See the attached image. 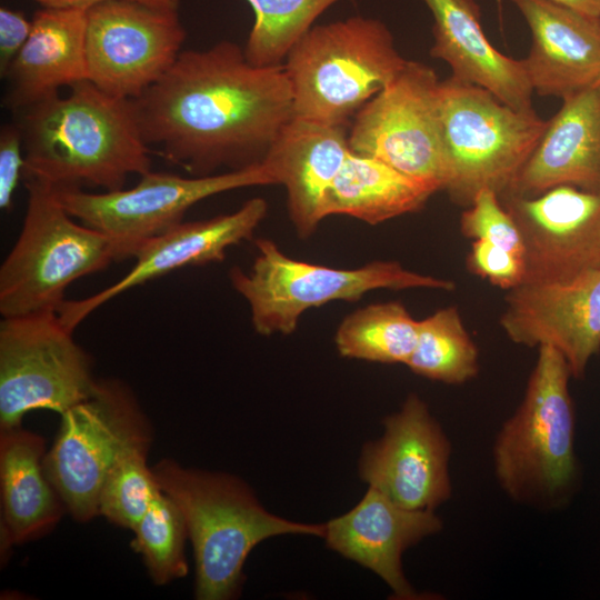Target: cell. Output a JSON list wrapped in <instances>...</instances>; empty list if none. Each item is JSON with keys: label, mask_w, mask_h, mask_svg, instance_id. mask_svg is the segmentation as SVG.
<instances>
[{"label": "cell", "mask_w": 600, "mask_h": 600, "mask_svg": "<svg viewBox=\"0 0 600 600\" xmlns=\"http://www.w3.org/2000/svg\"><path fill=\"white\" fill-rule=\"evenodd\" d=\"M24 184L21 232L0 268L2 317L58 311L71 283L119 260L113 241L76 222L53 188L34 179Z\"/></svg>", "instance_id": "6"}, {"label": "cell", "mask_w": 600, "mask_h": 600, "mask_svg": "<svg viewBox=\"0 0 600 600\" xmlns=\"http://www.w3.org/2000/svg\"><path fill=\"white\" fill-rule=\"evenodd\" d=\"M347 127L292 117L263 162L284 186L290 219L301 238L326 218L328 193L349 152Z\"/></svg>", "instance_id": "21"}, {"label": "cell", "mask_w": 600, "mask_h": 600, "mask_svg": "<svg viewBox=\"0 0 600 600\" xmlns=\"http://www.w3.org/2000/svg\"><path fill=\"white\" fill-rule=\"evenodd\" d=\"M268 184H277V180L262 161L199 177L150 170L132 188L102 193L78 188L53 190L71 217L113 241L122 260L132 258L144 242L180 223L186 212L201 200L234 189Z\"/></svg>", "instance_id": "11"}, {"label": "cell", "mask_w": 600, "mask_h": 600, "mask_svg": "<svg viewBox=\"0 0 600 600\" xmlns=\"http://www.w3.org/2000/svg\"><path fill=\"white\" fill-rule=\"evenodd\" d=\"M48 8H90L107 1H134L143 4L178 10L180 0H33Z\"/></svg>", "instance_id": "35"}, {"label": "cell", "mask_w": 600, "mask_h": 600, "mask_svg": "<svg viewBox=\"0 0 600 600\" xmlns=\"http://www.w3.org/2000/svg\"><path fill=\"white\" fill-rule=\"evenodd\" d=\"M406 366L419 376L448 384H461L478 374V349L456 307L419 320L417 343Z\"/></svg>", "instance_id": "27"}, {"label": "cell", "mask_w": 600, "mask_h": 600, "mask_svg": "<svg viewBox=\"0 0 600 600\" xmlns=\"http://www.w3.org/2000/svg\"><path fill=\"white\" fill-rule=\"evenodd\" d=\"M72 334L58 311L2 317L0 429L21 426L33 410L61 414L92 393V358Z\"/></svg>", "instance_id": "10"}, {"label": "cell", "mask_w": 600, "mask_h": 600, "mask_svg": "<svg viewBox=\"0 0 600 600\" xmlns=\"http://www.w3.org/2000/svg\"><path fill=\"white\" fill-rule=\"evenodd\" d=\"M423 1L433 18L430 54L444 61L451 76L487 89L514 109L533 110L523 59L504 56L491 44L474 0Z\"/></svg>", "instance_id": "22"}, {"label": "cell", "mask_w": 600, "mask_h": 600, "mask_svg": "<svg viewBox=\"0 0 600 600\" xmlns=\"http://www.w3.org/2000/svg\"><path fill=\"white\" fill-rule=\"evenodd\" d=\"M531 33L523 59L540 96L566 98L600 87V19L549 0H511Z\"/></svg>", "instance_id": "19"}, {"label": "cell", "mask_w": 600, "mask_h": 600, "mask_svg": "<svg viewBox=\"0 0 600 600\" xmlns=\"http://www.w3.org/2000/svg\"><path fill=\"white\" fill-rule=\"evenodd\" d=\"M149 448L141 446L126 452L104 478L99 493V516L117 527L132 531L160 491L148 464Z\"/></svg>", "instance_id": "30"}, {"label": "cell", "mask_w": 600, "mask_h": 600, "mask_svg": "<svg viewBox=\"0 0 600 600\" xmlns=\"http://www.w3.org/2000/svg\"><path fill=\"white\" fill-rule=\"evenodd\" d=\"M497 3H498V7H499V11L501 12V3H502V0H497Z\"/></svg>", "instance_id": "37"}, {"label": "cell", "mask_w": 600, "mask_h": 600, "mask_svg": "<svg viewBox=\"0 0 600 600\" xmlns=\"http://www.w3.org/2000/svg\"><path fill=\"white\" fill-rule=\"evenodd\" d=\"M267 211L266 200L257 197L231 213L181 221L144 242L132 257L134 266L120 280L90 297L64 300L58 309L60 320L74 331L99 307L134 287L184 267L222 261L229 247L252 237Z\"/></svg>", "instance_id": "17"}, {"label": "cell", "mask_w": 600, "mask_h": 600, "mask_svg": "<svg viewBox=\"0 0 600 600\" xmlns=\"http://www.w3.org/2000/svg\"><path fill=\"white\" fill-rule=\"evenodd\" d=\"M570 378L563 356L552 347H539L523 398L496 436L493 471L514 502L559 510L579 489Z\"/></svg>", "instance_id": "4"}, {"label": "cell", "mask_w": 600, "mask_h": 600, "mask_svg": "<svg viewBox=\"0 0 600 600\" xmlns=\"http://www.w3.org/2000/svg\"><path fill=\"white\" fill-rule=\"evenodd\" d=\"M60 418L43 468L67 512L86 523L99 517V493L110 469L129 450L150 447L152 428L129 384L113 378L99 379L92 393Z\"/></svg>", "instance_id": "9"}, {"label": "cell", "mask_w": 600, "mask_h": 600, "mask_svg": "<svg viewBox=\"0 0 600 600\" xmlns=\"http://www.w3.org/2000/svg\"><path fill=\"white\" fill-rule=\"evenodd\" d=\"M437 191L379 159L350 150L328 193L324 214L378 224L420 210Z\"/></svg>", "instance_id": "25"}, {"label": "cell", "mask_w": 600, "mask_h": 600, "mask_svg": "<svg viewBox=\"0 0 600 600\" xmlns=\"http://www.w3.org/2000/svg\"><path fill=\"white\" fill-rule=\"evenodd\" d=\"M500 324L517 344L554 348L572 378H582L600 351V267L569 281L508 290Z\"/></svg>", "instance_id": "16"}, {"label": "cell", "mask_w": 600, "mask_h": 600, "mask_svg": "<svg viewBox=\"0 0 600 600\" xmlns=\"http://www.w3.org/2000/svg\"><path fill=\"white\" fill-rule=\"evenodd\" d=\"M383 426L382 437L363 447L360 478L408 509L434 510L449 500L451 443L427 403L409 394Z\"/></svg>", "instance_id": "14"}, {"label": "cell", "mask_w": 600, "mask_h": 600, "mask_svg": "<svg viewBox=\"0 0 600 600\" xmlns=\"http://www.w3.org/2000/svg\"><path fill=\"white\" fill-rule=\"evenodd\" d=\"M24 152L23 179L53 189H123L129 174L150 171V148L133 101L106 93L89 80L70 92L16 110Z\"/></svg>", "instance_id": "2"}, {"label": "cell", "mask_w": 600, "mask_h": 600, "mask_svg": "<svg viewBox=\"0 0 600 600\" xmlns=\"http://www.w3.org/2000/svg\"><path fill=\"white\" fill-rule=\"evenodd\" d=\"M132 101L149 148L197 177L262 162L293 117L283 64L254 66L243 48L229 40L182 50Z\"/></svg>", "instance_id": "1"}, {"label": "cell", "mask_w": 600, "mask_h": 600, "mask_svg": "<svg viewBox=\"0 0 600 600\" xmlns=\"http://www.w3.org/2000/svg\"><path fill=\"white\" fill-rule=\"evenodd\" d=\"M160 489L182 511L196 564L194 597L230 600L240 594L252 549L280 534L323 537L324 523H302L269 512L237 476L188 468L173 459L152 466Z\"/></svg>", "instance_id": "3"}, {"label": "cell", "mask_w": 600, "mask_h": 600, "mask_svg": "<svg viewBox=\"0 0 600 600\" xmlns=\"http://www.w3.org/2000/svg\"><path fill=\"white\" fill-rule=\"evenodd\" d=\"M254 21L243 47L259 67L283 64L294 44L330 7L342 0H246Z\"/></svg>", "instance_id": "28"}, {"label": "cell", "mask_w": 600, "mask_h": 600, "mask_svg": "<svg viewBox=\"0 0 600 600\" xmlns=\"http://www.w3.org/2000/svg\"><path fill=\"white\" fill-rule=\"evenodd\" d=\"M434 70L407 60L397 76L354 116L350 149L379 159L438 191L449 180Z\"/></svg>", "instance_id": "12"}, {"label": "cell", "mask_w": 600, "mask_h": 600, "mask_svg": "<svg viewBox=\"0 0 600 600\" xmlns=\"http://www.w3.org/2000/svg\"><path fill=\"white\" fill-rule=\"evenodd\" d=\"M46 452L42 436L0 429L1 553L48 534L67 512L46 474Z\"/></svg>", "instance_id": "24"}, {"label": "cell", "mask_w": 600, "mask_h": 600, "mask_svg": "<svg viewBox=\"0 0 600 600\" xmlns=\"http://www.w3.org/2000/svg\"><path fill=\"white\" fill-rule=\"evenodd\" d=\"M406 62L379 19L354 16L313 26L283 62L293 117L347 127Z\"/></svg>", "instance_id": "5"}, {"label": "cell", "mask_w": 600, "mask_h": 600, "mask_svg": "<svg viewBox=\"0 0 600 600\" xmlns=\"http://www.w3.org/2000/svg\"><path fill=\"white\" fill-rule=\"evenodd\" d=\"M32 22L21 11L0 9V74L4 76L10 63L31 32Z\"/></svg>", "instance_id": "34"}, {"label": "cell", "mask_w": 600, "mask_h": 600, "mask_svg": "<svg viewBox=\"0 0 600 600\" xmlns=\"http://www.w3.org/2000/svg\"><path fill=\"white\" fill-rule=\"evenodd\" d=\"M434 510L404 508L369 487L347 513L324 523L327 547L373 571L397 600L433 599L418 592L402 569L403 552L442 529Z\"/></svg>", "instance_id": "18"}, {"label": "cell", "mask_w": 600, "mask_h": 600, "mask_svg": "<svg viewBox=\"0 0 600 600\" xmlns=\"http://www.w3.org/2000/svg\"><path fill=\"white\" fill-rule=\"evenodd\" d=\"M467 267L472 273L506 290L519 286L524 278L522 258L486 240H473Z\"/></svg>", "instance_id": "32"}, {"label": "cell", "mask_w": 600, "mask_h": 600, "mask_svg": "<svg viewBox=\"0 0 600 600\" xmlns=\"http://www.w3.org/2000/svg\"><path fill=\"white\" fill-rule=\"evenodd\" d=\"M500 200L522 238L521 283L569 281L600 267V192L564 184Z\"/></svg>", "instance_id": "15"}, {"label": "cell", "mask_w": 600, "mask_h": 600, "mask_svg": "<svg viewBox=\"0 0 600 600\" xmlns=\"http://www.w3.org/2000/svg\"><path fill=\"white\" fill-rule=\"evenodd\" d=\"M562 101L531 156L499 198L536 196L564 184L600 192V87Z\"/></svg>", "instance_id": "20"}, {"label": "cell", "mask_w": 600, "mask_h": 600, "mask_svg": "<svg viewBox=\"0 0 600 600\" xmlns=\"http://www.w3.org/2000/svg\"><path fill=\"white\" fill-rule=\"evenodd\" d=\"M439 108L449 180L444 191L468 207L488 188L502 196L543 134L548 120L514 109L453 76L440 81Z\"/></svg>", "instance_id": "7"}, {"label": "cell", "mask_w": 600, "mask_h": 600, "mask_svg": "<svg viewBox=\"0 0 600 600\" xmlns=\"http://www.w3.org/2000/svg\"><path fill=\"white\" fill-rule=\"evenodd\" d=\"M582 14L600 19V0H549Z\"/></svg>", "instance_id": "36"}, {"label": "cell", "mask_w": 600, "mask_h": 600, "mask_svg": "<svg viewBox=\"0 0 600 600\" xmlns=\"http://www.w3.org/2000/svg\"><path fill=\"white\" fill-rule=\"evenodd\" d=\"M178 10L134 1H107L87 10L88 80L113 97L137 99L182 51Z\"/></svg>", "instance_id": "13"}, {"label": "cell", "mask_w": 600, "mask_h": 600, "mask_svg": "<svg viewBox=\"0 0 600 600\" xmlns=\"http://www.w3.org/2000/svg\"><path fill=\"white\" fill-rule=\"evenodd\" d=\"M132 532L130 547L141 556L156 586H166L188 574L187 522L178 504L161 489Z\"/></svg>", "instance_id": "29"}, {"label": "cell", "mask_w": 600, "mask_h": 600, "mask_svg": "<svg viewBox=\"0 0 600 600\" xmlns=\"http://www.w3.org/2000/svg\"><path fill=\"white\" fill-rule=\"evenodd\" d=\"M418 324L400 302L376 303L346 317L334 341L346 358L406 364L417 343Z\"/></svg>", "instance_id": "26"}, {"label": "cell", "mask_w": 600, "mask_h": 600, "mask_svg": "<svg viewBox=\"0 0 600 600\" xmlns=\"http://www.w3.org/2000/svg\"><path fill=\"white\" fill-rule=\"evenodd\" d=\"M24 169V152L16 124L6 123L0 130V208L8 211Z\"/></svg>", "instance_id": "33"}, {"label": "cell", "mask_w": 600, "mask_h": 600, "mask_svg": "<svg viewBox=\"0 0 600 600\" xmlns=\"http://www.w3.org/2000/svg\"><path fill=\"white\" fill-rule=\"evenodd\" d=\"M460 231L469 239L489 241L523 259L519 228L498 193L491 189L477 192L460 217Z\"/></svg>", "instance_id": "31"}, {"label": "cell", "mask_w": 600, "mask_h": 600, "mask_svg": "<svg viewBox=\"0 0 600 600\" xmlns=\"http://www.w3.org/2000/svg\"><path fill=\"white\" fill-rule=\"evenodd\" d=\"M256 244L258 256L250 271L233 267L229 277L249 304L253 329L262 336L290 334L308 309L337 300L357 301L376 289H454L451 280L410 271L397 261L337 269L289 258L268 239H258Z\"/></svg>", "instance_id": "8"}, {"label": "cell", "mask_w": 600, "mask_h": 600, "mask_svg": "<svg viewBox=\"0 0 600 600\" xmlns=\"http://www.w3.org/2000/svg\"><path fill=\"white\" fill-rule=\"evenodd\" d=\"M87 10L42 7L36 11L27 41L2 77L6 108L13 112L88 80Z\"/></svg>", "instance_id": "23"}]
</instances>
